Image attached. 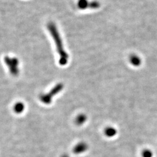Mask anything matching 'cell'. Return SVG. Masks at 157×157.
I'll use <instances>...</instances> for the list:
<instances>
[{
	"instance_id": "6da1fadb",
	"label": "cell",
	"mask_w": 157,
	"mask_h": 157,
	"mask_svg": "<svg viewBox=\"0 0 157 157\" xmlns=\"http://www.w3.org/2000/svg\"><path fill=\"white\" fill-rule=\"evenodd\" d=\"M47 29L55 42L56 50L59 56V64L62 66L66 65L68 62L69 56L64 49L62 38L60 36L59 31L58 30V29L56 26V24L53 22L48 23L47 25Z\"/></svg>"
},
{
	"instance_id": "7a4b0ae2",
	"label": "cell",
	"mask_w": 157,
	"mask_h": 157,
	"mask_svg": "<svg viewBox=\"0 0 157 157\" xmlns=\"http://www.w3.org/2000/svg\"><path fill=\"white\" fill-rule=\"evenodd\" d=\"M64 89V84L62 83L57 84L56 86L51 89V90L45 94H42L40 97V100L45 104H50L52 101V98L56 94L61 92Z\"/></svg>"
},
{
	"instance_id": "3957f363",
	"label": "cell",
	"mask_w": 157,
	"mask_h": 157,
	"mask_svg": "<svg viewBox=\"0 0 157 157\" xmlns=\"http://www.w3.org/2000/svg\"><path fill=\"white\" fill-rule=\"evenodd\" d=\"M4 61L9 69V72L11 73V74L14 76H17L19 72L18 59L15 57H11L9 56H7L4 58Z\"/></svg>"
},
{
	"instance_id": "277c9868",
	"label": "cell",
	"mask_w": 157,
	"mask_h": 157,
	"mask_svg": "<svg viewBox=\"0 0 157 157\" xmlns=\"http://www.w3.org/2000/svg\"><path fill=\"white\" fill-rule=\"evenodd\" d=\"M88 148V146L86 143L82 142L75 146L74 148V152L76 154H79L85 152Z\"/></svg>"
},
{
	"instance_id": "5b68a950",
	"label": "cell",
	"mask_w": 157,
	"mask_h": 157,
	"mask_svg": "<svg viewBox=\"0 0 157 157\" xmlns=\"http://www.w3.org/2000/svg\"><path fill=\"white\" fill-rule=\"evenodd\" d=\"M130 62L131 64L134 66H139L141 64V59L139 58V56L136 55H131L130 56Z\"/></svg>"
},
{
	"instance_id": "8992f818",
	"label": "cell",
	"mask_w": 157,
	"mask_h": 157,
	"mask_svg": "<svg viewBox=\"0 0 157 157\" xmlns=\"http://www.w3.org/2000/svg\"><path fill=\"white\" fill-rule=\"evenodd\" d=\"M86 120H87V116L84 114H80V115H79L76 118L75 123L76 125L80 126L84 124Z\"/></svg>"
},
{
	"instance_id": "52a82bcc",
	"label": "cell",
	"mask_w": 157,
	"mask_h": 157,
	"mask_svg": "<svg viewBox=\"0 0 157 157\" xmlns=\"http://www.w3.org/2000/svg\"><path fill=\"white\" fill-rule=\"evenodd\" d=\"M89 2L88 0H79L77 2V7L81 10L89 8Z\"/></svg>"
},
{
	"instance_id": "ba28073f",
	"label": "cell",
	"mask_w": 157,
	"mask_h": 157,
	"mask_svg": "<svg viewBox=\"0 0 157 157\" xmlns=\"http://www.w3.org/2000/svg\"><path fill=\"white\" fill-rule=\"evenodd\" d=\"M105 134L108 137H112L116 134V130L112 127H108L105 130Z\"/></svg>"
},
{
	"instance_id": "9c48e42d",
	"label": "cell",
	"mask_w": 157,
	"mask_h": 157,
	"mask_svg": "<svg viewBox=\"0 0 157 157\" xmlns=\"http://www.w3.org/2000/svg\"><path fill=\"white\" fill-rule=\"evenodd\" d=\"M14 111L17 113H20L25 110V105L22 102H17L14 108Z\"/></svg>"
},
{
	"instance_id": "30bf717a",
	"label": "cell",
	"mask_w": 157,
	"mask_h": 157,
	"mask_svg": "<svg viewBox=\"0 0 157 157\" xmlns=\"http://www.w3.org/2000/svg\"><path fill=\"white\" fill-rule=\"evenodd\" d=\"M100 3L97 1H92L89 3V8L92 9H97L100 7Z\"/></svg>"
},
{
	"instance_id": "8fae6325",
	"label": "cell",
	"mask_w": 157,
	"mask_h": 157,
	"mask_svg": "<svg viewBox=\"0 0 157 157\" xmlns=\"http://www.w3.org/2000/svg\"><path fill=\"white\" fill-rule=\"evenodd\" d=\"M142 157H152L153 153L150 149H144L142 152Z\"/></svg>"
},
{
	"instance_id": "7c38bea8",
	"label": "cell",
	"mask_w": 157,
	"mask_h": 157,
	"mask_svg": "<svg viewBox=\"0 0 157 157\" xmlns=\"http://www.w3.org/2000/svg\"><path fill=\"white\" fill-rule=\"evenodd\" d=\"M61 157H69V156L68 155H66V154H65V155H63Z\"/></svg>"
}]
</instances>
